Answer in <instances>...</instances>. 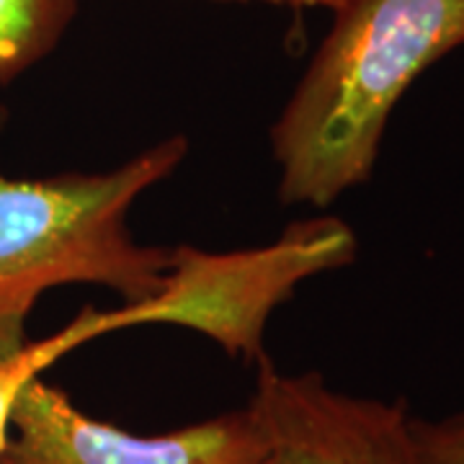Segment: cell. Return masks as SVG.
<instances>
[{"instance_id":"obj_1","label":"cell","mask_w":464,"mask_h":464,"mask_svg":"<svg viewBox=\"0 0 464 464\" xmlns=\"http://www.w3.org/2000/svg\"><path fill=\"white\" fill-rule=\"evenodd\" d=\"M271 130L284 204L328 207L372 179L411 85L464 47V0H343Z\"/></svg>"},{"instance_id":"obj_2","label":"cell","mask_w":464,"mask_h":464,"mask_svg":"<svg viewBox=\"0 0 464 464\" xmlns=\"http://www.w3.org/2000/svg\"><path fill=\"white\" fill-rule=\"evenodd\" d=\"M186 150L183 137H170L103 173L11 179L0 170V323L26 325L39 295L63 284L106 286L124 304L152 297L168 250L134 240L130 209Z\"/></svg>"},{"instance_id":"obj_3","label":"cell","mask_w":464,"mask_h":464,"mask_svg":"<svg viewBox=\"0 0 464 464\" xmlns=\"http://www.w3.org/2000/svg\"><path fill=\"white\" fill-rule=\"evenodd\" d=\"M359 240L346 222L315 217L289 225L279 240L258 248L209 253L179 246L152 297L103 310L106 333L134 325H179L212 338L230 356L261 362L271 313L299 284L348 266Z\"/></svg>"},{"instance_id":"obj_4","label":"cell","mask_w":464,"mask_h":464,"mask_svg":"<svg viewBox=\"0 0 464 464\" xmlns=\"http://www.w3.org/2000/svg\"><path fill=\"white\" fill-rule=\"evenodd\" d=\"M248 413L261 441L256 464H429L402 400L356 398L266 359Z\"/></svg>"},{"instance_id":"obj_5","label":"cell","mask_w":464,"mask_h":464,"mask_svg":"<svg viewBox=\"0 0 464 464\" xmlns=\"http://www.w3.org/2000/svg\"><path fill=\"white\" fill-rule=\"evenodd\" d=\"M11 429L0 464H256L261 449L248 408L140 436L81 413L42 377L18 392Z\"/></svg>"},{"instance_id":"obj_6","label":"cell","mask_w":464,"mask_h":464,"mask_svg":"<svg viewBox=\"0 0 464 464\" xmlns=\"http://www.w3.org/2000/svg\"><path fill=\"white\" fill-rule=\"evenodd\" d=\"M78 0H0V83L44 60L67 32Z\"/></svg>"},{"instance_id":"obj_7","label":"cell","mask_w":464,"mask_h":464,"mask_svg":"<svg viewBox=\"0 0 464 464\" xmlns=\"http://www.w3.org/2000/svg\"><path fill=\"white\" fill-rule=\"evenodd\" d=\"M101 335H106V328L101 323V310L88 307L60 333L42 338L36 343H26L16 356L0 364V449L8 441L11 413H14L18 392L26 387V382L42 377L54 362H60L70 351L85 346Z\"/></svg>"},{"instance_id":"obj_8","label":"cell","mask_w":464,"mask_h":464,"mask_svg":"<svg viewBox=\"0 0 464 464\" xmlns=\"http://www.w3.org/2000/svg\"><path fill=\"white\" fill-rule=\"evenodd\" d=\"M413 431L429 464H464V413L444 420L413 418Z\"/></svg>"},{"instance_id":"obj_9","label":"cell","mask_w":464,"mask_h":464,"mask_svg":"<svg viewBox=\"0 0 464 464\" xmlns=\"http://www.w3.org/2000/svg\"><path fill=\"white\" fill-rule=\"evenodd\" d=\"M243 3V0H240ZM258 3H274V5H286V8H325L335 11L343 0H258Z\"/></svg>"}]
</instances>
